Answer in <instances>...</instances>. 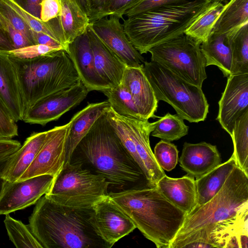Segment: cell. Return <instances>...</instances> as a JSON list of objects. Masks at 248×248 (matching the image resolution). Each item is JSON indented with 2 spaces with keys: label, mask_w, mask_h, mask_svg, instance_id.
<instances>
[{
  "label": "cell",
  "mask_w": 248,
  "mask_h": 248,
  "mask_svg": "<svg viewBox=\"0 0 248 248\" xmlns=\"http://www.w3.org/2000/svg\"><path fill=\"white\" fill-rule=\"evenodd\" d=\"M90 166L94 173L122 188L153 187L125 149L110 124L106 112L93 123L73 155ZM73 156V155H72Z\"/></svg>",
  "instance_id": "obj_1"
},
{
  "label": "cell",
  "mask_w": 248,
  "mask_h": 248,
  "mask_svg": "<svg viewBox=\"0 0 248 248\" xmlns=\"http://www.w3.org/2000/svg\"><path fill=\"white\" fill-rule=\"evenodd\" d=\"M93 208L62 206L44 196L36 203L28 225L43 248H108L91 221Z\"/></svg>",
  "instance_id": "obj_2"
},
{
  "label": "cell",
  "mask_w": 248,
  "mask_h": 248,
  "mask_svg": "<svg viewBox=\"0 0 248 248\" xmlns=\"http://www.w3.org/2000/svg\"><path fill=\"white\" fill-rule=\"evenodd\" d=\"M136 228L158 248H170L186 214L170 202L156 186L108 192Z\"/></svg>",
  "instance_id": "obj_3"
},
{
  "label": "cell",
  "mask_w": 248,
  "mask_h": 248,
  "mask_svg": "<svg viewBox=\"0 0 248 248\" xmlns=\"http://www.w3.org/2000/svg\"><path fill=\"white\" fill-rule=\"evenodd\" d=\"M248 202V175L236 165L215 196L186 215L170 248H215L210 234L216 225Z\"/></svg>",
  "instance_id": "obj_4"
},
{
  "label": "cell",
  "mask_w": 248,
  "mask_h": 248,
  "mask_svg": "<svg viewBox=\"0 0 248 248\" xmlns=\"http://www.w3.org/2000/svg\"><path fill=\"white\" fill-rule=\"evenodd\" d=\"M208 2L189 0L165 5L123 19L124 31L141 54L184 33Z\"/></svg>",
  "instance_id": "obj_5"
},
{
  "label": "cell",
  "mask_w": 248,
  "mask_h": 248,
  "mask_svg": "<svg viewBox=\"0 0 248 248\" xmlns=\"http://www.w3.org/2000/svg\"><path fill=\"white\" fill-rule=\"evenodd\" d=\"M10 57L16 72L25 112L42 98L80 81L71 59L64 50L31 59Z\"/></svg>",
  "instance_id": "obj_6"
},
{
  "label": "cell",
  "mask_w": 248,
  "mask_h": 248,
  "mask_svg": "<svg viewBox=\"0 0 248 248\" xmlns=\"http://www.w3.org/2000/svg\"><path fill=\"white\" fill-rule=\"evenodd\" d=\"M143 69L158 101L170 104L177 115L190 123L205 120L209 105L202 88L155 62L145 61Z\"/></svg>",
  "instance_id": "obj_7"
},
{
  "label": "cell",
  "mask_w": 248,
  "mask_h": 248,
  "mask_svg": "<svg viewBox=\"0 0 248 248\" xmlns=\"http://www.w3.org/2000/svg\"><path fill=\"white\" fill-rule=\"evenodd\" d=\"M79 159H71L55 177L45 196L60 205L89 209L108 194V183L103 176L83 167Z\"/></svg>",
  "instance_id": "obj_8"
},
{
  "label": "cell",
  "mask_w": 248,
  "mask_h": 248,
  "mask_svg": "<svg viewBox=\"0 0 248 248\" xmlns=\"http://www.w3.org/2000/svg\"><path fill=\"white\" fill-rule=\"evenodd\" d=\"M201 43L186 34L150 48L151 61L157 62L186 81L200 88L207 78Z\"/></svg>",
  "instance_id": "obj_9"
},
{
  "label": "cell",
  "mask_w": 248,
  "mask_h": 248,
  "mask_svg": "<svg viewBox=\"0 0 248 248\" xmlns=\"http://www.w3.org/2000/svg\"><path fill=\"white\" fill-rule=\"evenodd\" d=\"M89 93L80 81L73 86L40 100L25 112L22 121L31 124L45 126L79 105Z\"/></svg>",
  "instance_id": "obj_10"
},
{
  "label": "cell",
  "mask_w": 248,
  "mask_h": 248,
  "mask_svg": "<svg viewBox=\"0 0 248 248\" xmlns=\"http://www.w3.org/2000/svg\"><path fill=\"white\" fill-rule=\"evenodd\" d=\"M91 221L97 234L108 248L136 227L109 195L93 206Z\"/></svg>",
  "instance_id": "obj_11"
},
{
  "label": "cell",
  "mask_w": 248,
  "mask_h": 248,
  "mask_svg": "<svg viewBox=\"0 0 248 248\" xmlns=\"http://www.w3.org/2000/svg\"><path fill=\"white\" fill-rule=\"evenodd\" d=\"M71 121L48 130L47 138L34 160L17 181L48 174L55 177L65 162L66 141Z\"/></svg>",
  "instance_id": "obj_12"
},
{
  "label": "cell",
  "mask_w": 248,
  "mask_h": 248,
  "mask_svg": "<svg viewBox=\"0 0 248 248\" xmlns=\"http://www.w3.org/2000/svg\"><path fill=\"white\" fill-rule=\"evenodd\" d=\"M54 178L44 174L14 182L6 181L0 196V215L9 214L36 203L48 191Z\"/></svg>",
  "instance_id": "obj_13"
},
{
  "label": "cell",
  "mask_w": 248,
  "mask_h": 248,
  "mask_svg": "<svg viewBox=\"0 0 248 248\" xmlns=\"http://www.w3.org/2000/svg\"><path fill=\"white\" fill-rule=\"evenodd\" d=\"M120 19L111 15L90 24L100 40L127 66H143L144 58L129 40Z\"/></svg>",
  "instance_id": "obj_14"
},
{
  "label": "cell",
  "mask_w": 248,
  "mask_h": 248,
  "mask_svg": "<svg viewBox=\"0 0 248 248\" xmlns=\"http://www.w3.org/2000/svg\"><path fill=\"white\" fill-rule=\"evenodd\" d=\"M218 106L216 119L231 136L235 121L248 110V74L227 77Z\"/></svg>",
  "instance_id": "obj_15"
},
{
  "label": "cell",
  "mask_w": 248,
  "mask_h": 248,
  "mask_svg": "<svg viewBox=\"0 0 248 248\" xmlns=\"http://www.w3.org/2000/svg\"><path fill=\"white\" fill-rule=\"evenodd\" d=\"M123 117L131 134L137 155V163L147 179L156 185L165 173L155 160L150 145L149 137L155 122L150 123L148 120Z\"/></svg>",
  "instance_id": "obj_16"
},
{
  "label": "cell",
  "mask_w": 248,
  "mask_h": 248,
  "mask_svg": "<svg viewBox=\"0 0 248 248\" xmlns=\"http://www.w3.org/2000/svg\"><path fill=\"white\" fill-rule=\"evenodd\" d=\"M71 59L80 81L90 92L110 88L97 73L87 31L70 43L65 50Z\"/></svg>",
  "instance_id": "obj_17"
},
{
  "label": "cell",
  "mask_w": 248,
  "mask_h": 248,
  "mask_svg": "<svg viewBox=\"0 0 248 248\" xmlns=\"http://www.w3.org/2000/svg\"><path fill=\"white\" fill-rule=\"evenodd\" d=\"M248 202L232 217L217 223L210 234L215 248H248Z\"/></svg>",
  "instance_id": "obj_18"
},
{
  "label": "cell",
  "mask_w": 248,
  "mask_h": 248,
  "mask_svg": "<svg viewBox=\"0 0 248 248\" xmlns=\"http://www.w3.org/2000/svg\"><path fill=\"white\" fill-rule=\"evenodd\" d=\"M143 66H127L121 83L130 93L142 118L149 120L156 117L155 113L158 101L144 73Z\"/></svg>",
  "instance_id": "obj_19"
},
{
  "label": "cell",
  "mask_w": 248,
  "mask_h": 248,
  "mask_svg": "<svg viewBox=\"0 0 248 248\" xmlns=\"http://www.w3.org/2000/svg\"><path fill=\"white\" fill-rule=\"evenodd\" d=\"M87 32L97 73L109 87L119 85L126 65L100 40L90 23Z\"/></svg>",
  "instance_id": "obj_20"
},
{
  "label": "cell",
  "mask_w": 248,
  "mask_h": 248,
  "mask_svg": "<svg viewBox=\"0 0 248 248\" xmlns=\"http://www.w3.org/2000/svg\"><path fill=\"white\" fill-rule=\"evenodd\" d=\"M179 162L184 171L197 178L221 164V159L216 145L204 141L186 142Z\"/></svg>",
  "instance_id": "obj_21"
},
{
  "label": "cell",
  "mask_w": 248,
  "mask_h": 248,
  "mask_svg": "<svg viewBox=\"0 0 248 248\" xmlns=\"http://www.w3.org/2000/svg\"><path fill=\"white\" fill-rule=\"evenodd\" d=\"M0 97L15 121H22L24 105L17 76L11 57L0 53Z\"/></svg>",
  "instance_id": "obj_22"
},
{
  "label": "cell",
  "mask_w": 248,
  "mask_h": 248,
  "mask_svg": "<svg viewBox=\"0 0 248 248\" xmlns=\"http://www.w3.org/2000/svg\"><path fill=\"white\" fill-rule=\"evenodd\" d=\"M156 186L171 203L186 215L197 205L195 180L191 175L171 178L165 174L156 183Z\"/></svg>",
  "instance_id": "obj_23"
},
{
  "label": "cell",
  "mask_w": 248,
  "mask_h": 248,
  "mask_svg": "<svg viewBox=\"0 0 248 248\" xmlns=\"http://www.w3.org/2000/svg\"><path fill=\"white\" fill-rule=\"evenodd\" d=\"M110 107L108 101L89 103L72 117L66 141L64 165L71 161L75 149L95 121Z\"/></svg>",
  "instance_id": "obj_24"
},
{
  "label": "cell",
  "mask_w": 248,
  "mask_h": 248,
  "mask_svg": "<svg viewBox=\"0 0 248 248\" xmlns=\"http://www.w3.org/2000/svg\"><path fill=\"white\" fill-rule=\"evenodd\" d=\"M59 1L60 11L56 18L65 51L70 43L87 31L90 20L75 0Z\"/></svg>",
  "instance_id": "obj_25"
},
{
  "label": "cell",
  "mask_w": 248,
  "mask_h": 248,
  "mask_svg": "<svg viewBox=\"0 0 248 248\" xmlns=\"http://www.w3.org/2000/svg\"><path fill=\"white\" fill-rule=\"evenodd\" d=\"M48 130L33 132L24 141L22 146L13 155L3 177L6 181L14 182L27 170L37 156L44 144Z\"/></svg>",
  "instance_id": "obj_26"
},
{
  "label": "cell",
  "mask_w": 248,
  "mask_h": 248,
  "mask_svg": "<svg viewBox=\"0 0 248 248\" xmlns=\"http://www.w3.org/2000/svg\"><path fill=\"white\" fill-rule=\"evenodd\" d=\"M236 165V160L232 155L225 162L220 164L205 174L196 178V206L207 202L219 192Z\"/></svg>",
  "instance_id": "obj_27"
},
{
  "label": "cell",
  "mask_w": 248,
  "mask_h": 248,
  "mask_svg": "<svg viewBox=\"0 0 248 248\" xmlns=\"http://www.w3.org/2000/svg\"><path fill=\"white\" fill-rule=\"evenodd\" d=\"M201 49L206 67L217 66L226 77L232 75V53L225 34H211L208 40L201 44Z\"/></svg>",
  "instance_id": "obj_28"
},
{
  "label": "cell",
  "mask_w": 248,
  "mask_h": 248,
  "mask_svg": "<svg viewBox=\"0 0 248 248\" xmlns=\"http://www.w3.org/2000/svg\"><path fill=\"white\" fill-rule=\"evenodd\" d=\"M232 58V75L248 74V22L225 34Z\"/></svg>",
  "instance_id": "obj_29"
},
{
  "label": "cell",
  "mask_w": 248,
  "mask_h": 248,
  "mask_svg": "<svg viewBox=\"0 0 248 248\" xmlns=\"http://www.w3.org/2000/svg\"><path fill=\"white\" fill-rule=\"evenodd\" d=\"M224 5L223 2L219 0L208 2L186 28L184 33L201 43L205 42L209 37Z\"/></svg>",
  "instance_id": "obj_30"
},
{
  "label": "cell",
  "mask_w": 248,
  "mask_h": 248,
  "mask_svg": "<svg viewBox=\"0 0 248 248\" xmlns=\"http://www.w3.org/2000/svg\"><path fill=\"white\" fill-rule=\"evenodd\" d=\"M248 22V0H229L224 5L211 34H225Z\"/></svg>",
  "instance_id": "obj_31"
},
{
  "label": "cell",
  "mask_w": 248,
  "mask_h": 248,
  "mask_svg": "<svg viewBox=\"0 0 248 248\" xmlns=\"http://www.w3.org/2000/svg\"><path fill=\"white\" fill-rule=\"evenodd\" d=\"M237 166L248 175V110L234 124L231 135Z\"/></svg>",
  "instance_id": "obj_32"
},
{
  "label": "cell",
  "mask_w": 248,
  "mask_h": 248,
  "mask_svg": "<svg viewBox=\"0 0 248 248\" xmlns=\"http://www.w3.org/2000/svg\"><path fill=\"white\" fill-rule=\"evenodd\" d=\"M101 92L107 97V101L112 109L119 115L128 118L143 119L130 93L122 83L116 86L106 89Z\"/></svg>",
  "instance_id": "obj_33"
},
{
  "label": "cell",
  "mask_w": 248,
  "mask_h": 248,
  "mask_svg": "<svg viewBox=\"0 0 248 248\" xmlns=\"http://www.w3.org/2000/svg\"><path fill=\"white\" fill-rule=\"evenodd\" d=\"M2 0L21 18L32 31L46 34L62 45V36L56 18L47 22H43L40 18L26 10L16 0Z\"/></svg>",
  "instance_id": "obj_34"
},
{
  "label": "cell",
  "mask_w": 248,
  "mask_h": 248,
  "mask_svg": "<svg viewBox=\"0 0 248 248\" xmlns=\"http://www.w3.org/2000/svg\"><path fill=\"white\" fill-rule=\"evenodd\" d=\"M155 121L151 135L162 140L172 141L178 140L188 134V127L178 115L166 113Z\"/></svg>",
  "instance_id": "obj_35"
},
{
  "label": "cell",
  "mask_w": 248,
  "mask_h": 248,
  "mask_svg": "<svg viewBox=\"0 0 248 248\" xmlns=\"http://www.w3.org/2000/svg\"><path fill=\"white\" fill-rule=\"evenodd\" d=\"M4 223L10 240L17 248H43L28 226L6 215Z\"/></svg>",
  "instance_id": "obj_36"
},
{
  "label": "cell",
  "mask_w": 248,
  "mask_h": 248,
  "mask_svg": "<svg viewBox=\"0 0 248 248\" xmlns=\"http://www.w3.org/2000/svg\"><path fill=\"white\" fill-rule=\"evenodd\" d=\"M144 0H109L103 7L89 16L90 23L111 15L123 18L125 12Z\"/></svg>",
  "instance_id": "obj_37"
},
{
  "label": "cell",
  "mask_w": 248,
  "mask_h": 248,
  "mask_svg": "<svg viewBox=\"0 0 248 248\" xmlns=\"http://www.w3.org/2000/svg\"><path fill=\"white\" fill-rule=\"evenodd\" d=\"M154 154L157 164L164 170L170 171L178 163V151L170 141L161 140L155 145Z\"/></svg>",
  "instance_id": "obj_38"
},
{
  "label": "cell",
  "mask_w": 248,
  "mask_h": 248,
  "mask_svg": "<svg viewBox=\"0 0 248 248\" xmlns=\"http://www.w3.org/2000/svg\"><path fill=\"white\" fill-rule=\"evenodd\" d=\"M62 49L44 45L34 44L14 49L5 53L9 56L16 58L31 59Z\"/></svg>",
  "instance_id": "obj_39"
},
{
  "label": "cell",
  "mask_w": 248,
  "mask_h": 248,
  "mask_svg": "<svg viewBox=\"0 0 248 248\" xmlns=\"http://www.w3.org/2000/svg\"><path fill=\"white\" fill-rule=\"evenodd\" d=\"M18 135L16 122L0 97V140L12 139Z\"/></svg>",
  "instance_id": "obj_40"
},
{
  "label": "cell",
  "mask_w": 248,
  "mask_h": 248,
  "mask_svg": "<svg viewBox=\"0 0 248 248\" xmlns=\"http://www.w3.org/2000/svg\"><path fill=\"white\" fill-rule=\"evenodd\" d=\"M0 14L14 28L23 33L33 45V31L21 18L4 1L0 0Z\"/></svg>",
  "instance_id": "obj_41"
},
{
  "label": "cell",
  "mask_w": 248,
  "mask_h": 248,
  "mask_svg": "<svg viewBox=\"0 0 248 248\" xmlns=\"http://www.w3.org/2000/svg\"><path fill=\"white\" fill-rule=\"evenodd\" d=\"M0 22L2 30L11 43L13 49L33 45L23 33L14 28L0 14Z\"/></svg>",
  "instance_id": "obj_42"
},
{
  "label": "cell",
  "mask_w": 248,
  "mask_h": 248,
  "mask_svg": "<svg viewBox=\"0 0 248 248\" xmlns=\"http://www.w3.org/2000/svg\"><path fill=\"white\" fill-rule=\"evenodd\" d=\"M189 0H144L124 14L127 17L165 5L183 2Z\"/></svg>",
  "instance_id": "obj_43"
},
{
  "label": "cell",
  "mask_w": 248,
  "mask_h": 248,
  "mask_svg": "<svg viewBox=\"0 0 248 248\" xmlns=\"http://www.w3.org/2000/svg\"><path fill=\"white\" fill-rule=\"evenodd\" d=\"M60 11L59 0H42L40 18L43 22H47L58 17Z\"/></svg>",
  "instance_id": "obj_44"
},
{
  "label": "cell",
  "mask_w": 248,
  "mask_h": 248,
  "mask_svg": "<svg viewBox=\"0 0 248 248\" xmlns=\"http://www.w3.org/2000/svg\"><path fill=\"white\" fill-rule=\"evenodd\" d=\"M21 146L19 141L12 139L0 140V159L13 155Z\"/></svg>",
  "instance_id": "obj_45"
},
{
  "label": "cell",
  "mask_w": 248,
  "mask_h": 248,
  "mask_svg": "<svg viewBox=\"0 0 248 248\" xmlns=\"http://www.w3.org/2000/svg\"><path fill=\"white\" fill-rule=\"evenodd\" d=\"M32 38L34 44L44 45L64 50L63 46L59 42L46 34L33 31Z\"/></svg>",
  "instance_id": "obj_46"
},
{
  "label": "cell",
  "mask_w": 248,
  "mask_h": 248,
  "mask_svg": "<svg viewBox=\"0 0 248 248\" xmlns=\"http://www.w3.org/2000/svg\"><path fill=\"white\" fill-rule=\"evenodd\" d=\"M42 0H24V8L33 16L40 18V3Z\"/></svg>",
  "instance_id": "obj_47"
},
{
  "label": "cell",
  "mask_w": 248,
  "mask_h": 248,
  "mask_svg": "<svg viewBox=\"0 0 248 248\" xmlns=\"http://www.w3.org/2000/svg\"><path fill=\"white\" fill-rule=\"evenodd\" d=\"M13 154L0 159V196L2 192L6 181L3 175L12 158Z\"/></svg>",
  "instance_id": "obj_48"
},
{
  "label": "cell",
  "mask_w": 248,
  "mask_h": 248,
  "mask_svg": "<svg viewBox=\"0 0 248 248\" xmlns=\"http://www.w3.org/2000/svg\"><path fill=\"white\" fill-rule=\"evenodd\" d=\"M13 49L11 43L4 31L0 29V53H5Z\"/></svg>",
  "instance_id": "obj_49"
},
{
  "label": "cell",
  "mask_w": 248,
  "mask_h": 248,
  "mask_svg": "<svg viewBox=\"0 0 248 248\" xmlns=\"http://www.w3.org/2000/svg\"><path fill=\"white\" fill-rule=\"evenodd\" d=\"M82 10L89 17L92 12L91 4L90 0H75Z\"/></svg>",
  "instance_id": "obj_50"
},
{
  "label": "cell",
  "mask_w": 248,
  "mask_h": 248,
  "mask_svg": "<svg viewBox=\"0 0 248 248\" xmlns=\"http://www.w3.org/2000/svg\"><path fill=\"white\" fill-rule=\"evenodd\" d=\"M91 4L92 12L103 7L109 0H90Z\"/></svg>",
  "instance_id": "obj_51"
},
{
  "label": "cell",
  "mask_w": 248,
  "mask_h": 248,
  "mask_svg": "<svg viewBox=\"0 0 248 248\" xmlns=\"http://www.w3.org/2000/svg\"><path fill=\"white\" fill-rule=\"evenodd\" d=\"M206 2H211L212 1H214V0H219V1H224V0H204Z\"/></svg>",
  "instance_id": "obj_52"
},
{
  "label": "cell",
  "mask_w": 248,
  "mask_h": 248,
  "mask_svg": "<svg viewBox=\"0 0 248 248\" xmlns=\"http://www.w3.org/2000/svg\"><path fill=\"white\" fill-rule=\"evenodd\" d=\"M0 29L2 30V26H1L0 22Z\"/></svg>",
  "instance_id": "obj_53"
}]
</instances>
